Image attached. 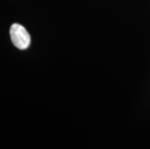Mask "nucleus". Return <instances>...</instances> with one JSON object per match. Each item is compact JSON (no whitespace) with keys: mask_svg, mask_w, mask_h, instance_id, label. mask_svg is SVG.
<instances>
[{"mask_svg":"<svg viewBox=\"0 0 150 149\" xmlns=\"http://www.w3.org/2000/svg\"><path fill=\"white\" fill-rule=\"evenodd\" d=\"M10 36L14 46L18 49H26L30 45V35L27 30L18 23H14L10 28Z\"/></svg>","mask_w":150,"mask_h":149,"instance_id":"nucleus-1","label":"nucleus"}]
</instances>
